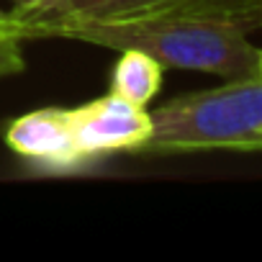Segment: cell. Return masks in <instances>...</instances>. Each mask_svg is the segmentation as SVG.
<instances>
[{
  "instance_id": "1",
  "label": "cell",
  "mask_w": 262,
  "mask_h": 262,
  "mask_svg": "<svg viewBox=\"0 0 262 262\" xmlns=\"http://www.w3.org/2000/svg\"><path fill=\"white\" fill-rule=\"evenodd\" d=\"M44 39H70L103 49H139L162 67L211 72L226 80L259 77L262 49L247 39V31L213 18L147 13L123 21L70 24L52 29Z\"/></svg>"
},
{
  "instance_id": "2",
  "label": "cell",
  "mask_w": 262,
  "mask_h": 262,
  "mask_svg": "<svg viewBox=\"0 0 262 262\" xmlns=\"http://www.w3.org/2000/svg\"><path fill=\"white\" fill-rule=\"evenodd\" d=\"M149 116L152 134L137 155L262 152V77L226 80L211 90L178 95Z\"/></svg>"
},
{
  "instance_id": "3",
  "label": "cell",
  "mask_w": 262,
  "mask_h": 262,
  "mask_svg": "<svg viewBox=\"0 0 262 262\" xmlns=\"http://www.w3.org/2000/svg\"><path fill=\"white\" fill-rule=\"evenodd\" d=\"M70 121L88 162L105 160L116 152H139L152 134L149 111L111 90L103 98L70 108Z\"/></svg>"
},
{
  "instance_id": "4",
  "label": "cell",
  "mask_w": 262,
  "mask_h": 262,
  "mask_svg": "<svg viewBox=\"0 0 262 262\" xmlns=\"http://www.w3.org/2000/svg\"><path fill=\"white\" fill-rule=\"evenodd\" d=\"M6 147L44 172H72L88 162L75 142L70 108H36L3 126Z\"/></svg>"
},
{
  "instance_id": "5",
  "label": "cell",
  "mask_w": 262,
  "mask_h": 262,
  "mask_svg": "<svg viewBox=\"0 0 262 262\" xmlns=\"http://www.w3.org/2000/svg\"><path fill=\"white\" fill-rule=\"evenodd\" d=\"M170 0H47L44 6L11 13L18 21V34L24 39H44L52 29L70 24H100V21H123L144 13H155Z\"/></svg>"
},
{
  "instance_id": "6",
  "label": "cell",
  "mask_w": 262,
  "mask_h": 262,
  "mask_svg": "<svg viewBox=\"0 0 262 262\" xmlns=\"http://www.w3.org/2000/svg\"><path fill=\"white\" fill-rule=\"evenodd\" d=\"M121 57L116 59L111 70V93L137 103V105H149L152 98H157L162 88V64L139 52V49H121Z\"/></svg>"
},
{
  "instance_id": "7",
  "label": "cell",
  "mask_w": 262,
  "mask_h": 262,
  "mask_svg": "<svg viewBox=\"0 0 262 262\" xmlns=\"http://www.w3.org/2000/svg\"><path fill=\"white\" fill-rule=\"evenodd\" d=\"M155 13L226 21L244 29L247 34L252 29H262V0H170L167 6H162Z\"/></svg>"
},
{
  "instance_id": "8",
  "label": "cell",
  "mask_w": 262,
  "mask_h": 262,
  "mask_svg": "<svg viewBox=\"0 0 262 262\" xmlns=\"http://www.w3.org/2000/svg\"><path fill=\"white\" fill-rule=\"evenodd\" d=\"M26 70L21 39H0V77H11Z\"/></svg>"
},
{
  "instance_id": "9",
  "label": "cell",
  "mask_w": 262,
  "mask_h": 262,
  "mask_svg": "<svg viewBox=\"0 0 262 262\" xmlns=\"http://www.w3.org/2000/svg\"><path fill=\"white\" fill-rule=\"evenodd\" d=\"M0 39H21L18 34V21L11 13L0 16Z\"/></svg>"
},
{
  "instance_id": "10",
  "label": "cell",
  "mask_w": 262,
  "mask_h": 262,
  "mask_svg": "<svg viewBox=\"0 0 262 262\" xmlns=\"http://www.w3.org/2000/svg\"><path fill=\"white\" fill-rule=\"evenodd\" d=\"M13 3V11L11 13H26V11H34L39 6H44L47 0H11Z\"/></svg>"
},
{
  "instance_id": "11",
  "label": "cell",
  "mask_w": 262,
  "mask_h": 262,
  "mask_svg": "<svg viewBox=\"0 0 262 262\" xmlns=\"http://www.w3.org/2000/svg\"><path fill=\"white\" fill-rule=\"evenodd\" d=\"M259 77H262V62H259Z\"/></svg>"
},
{
  "instance_id": "12",
  "label": "cell",
  "mask_w": 262,
  "mask_h": 262,
  "mask_svg": "<svg viewBox=\"0 0 262 262\" xmlns=\"http://www.w3.org/2000/svg\"><path fill=\"white\" fill-rule=\"evenodd\" d=\"M3 13H8V11H3V8H0V16H3Z\"/></svg>"
}]
</instances>
